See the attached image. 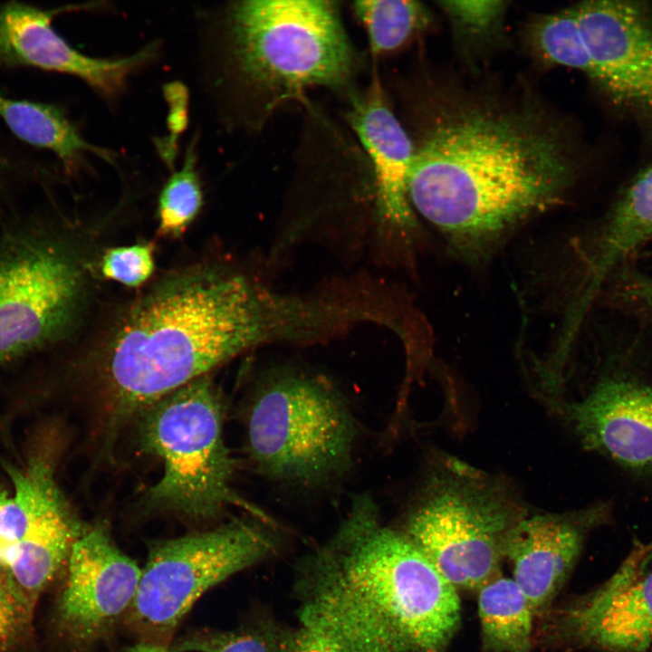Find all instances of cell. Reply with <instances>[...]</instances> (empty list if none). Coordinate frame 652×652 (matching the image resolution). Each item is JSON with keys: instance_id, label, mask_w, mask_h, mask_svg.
Returning a JSON list of instances; mask_svg holds the SVG:
<instances>
[{"instance_id": "obj_8", "label": "cell", "mask_w": 652, "mask_h": 652, "mask_svg": "<svg viewBox=\"0 0 652 652\" xmlns=\"http://www.w3.org/2000/svg\"><path fill=\"white\" fill-rule=\"evenodd\" d=\"M262 520L239 519L153 543L126 615L140 641L170 647L180 621L205 592L274 555L280 537Z\"/></svg>"}, {"instance_id": "obj_27", "label": "cell", "mask_w": 652, "mask_h": 652, "mask_svg": "<svg viewBox=\"0 0 652 652\" xmlns=\"http://www.w3.org/2000/svg\"><path fill=\"white\" fill-rule=\"evenodd\" d=\"M154 269L153 246L145 243L110 248L101 262L103 277L130 288L144 284Z\"/></svg>"}, {"instance_id": "obj_7", "label": "cell", "mask_w": 652, "mask_h": 652, "mask_svg": "<svg viewBox=\"0 0 652 652\" xmlns=\"http://www.w3.org/2000/svg\"><path fill=\"white\" fill-rule=\"evenodd\" d=\"M137 419L141 449L163 465L161 478L146 494L150 506L196 521L216 518L234 504L264 517L232 490L223 406L207 375L164 397Z\"/></svg>"}, {"instance_id": "obj_21", "label": "cell", "mask_w": 652, "mask_h": 652, "mask_svg": "<svg viewBox=\"0 0 652 652\" xmlns=\"http://www.w3.org/2000/svg\"><path fill=\"white\" fill-rule=\"evenodd\" d=\"M353 10L375 55L398 50L428 21L426 8L411 0L357 1Z\"/></svg>"}, {"instance_id": "obj_15", "label": "cell", "mask_w": 652, "mask_h": 652, "mask_svg": "<svg viewBox=\"0 0 652 652\" xmlns=\"http://www.w3.org/2000/svg\"><path fill=\"white\" fill-rule=\"evenodd\" d=\"M564 413L587 449L638 471L652 469V385L632 374L600 379Z\"/></svg>"}, {"instance_id": "obj_19", "label": "cell", "mask_w": 652, "mask_h": 652, "mask_svg": "<svg viewBox=\"0 0 652 652\" xmlns=\"http://www.w3.org/2000/svg\"><path fill=\"white\" fill-rule=\"evenodd\" d=\"M478 618L487 652H532L530 601L512 578L496 575L478 590Z\"/></svg>"}, {"instance_id": "obj_10", "label": "cell", "mask_w": 652, "mask_h": 652, "mask_svg": "<svg viewBox=\"0 0 652 652\" xmlns=\"http://www.w3.org/2000/svg\"><path fill=\"white\" fill-rule=\"evenodd\" d=\"M55 608L61 638L78 648L103 640L126 618L141 570L103 527L85 530L72 546Z\"/></svg>"}, {"instance_id": "obj_17", "label": "cell", "mask_w": 652, "mask_h": 652, "mask_svg": "<svg viewBox=\"0 0 652 652\" xmlns=\"http://www.w3.org/2000/svg\"><path fill=\"white\" fill-rule=\"evenodd\" d=\"M347 118L370 159L382 235H407L414 225L408 182L415 147L387 103L378 77L351 99Z\"/></svg>"}, {"instance_id": "obj_26", "label": "cell", "mask_w": 652, "mask_h": 652, "mask_svg": "<svg viewBox=\"0 0 652 652\" xmlns=\"http://www.w3.org/2000/svg\"><path fill=\"white\" fill-rule=\"evenodd\" d=\"M34 609L0 570V652H14L29 639Z\"/></svg>"}, {"instance_id": "obj_25", "label": "cell", "mask_w": 652, "mask_h": 652, "mask_svg": "<svg viewBox=\"0 0 652 652\" xmlns=\"http://www.w3.org/2000/svg\"><path fill=\"white\" fill-rule=\"evenodd\" d=\"M439 5L456 34L468 40L496 34L507 10L504 1H442Z\"/></svg>"}, {"instance_id": "obj_4", "label": "cell", "mask_w": 652, "mask_h": 652, "mask_svg": "<svg viewBox=\"0 0 652 652\" xmlns=\"http://www.w3.org/2000/svg\"><path fill=\"white\" fill-rule=\"evenodd\" d=\"M223 67L266 116L312 87H341L356 56L332 2L251 0L226 10Z\"/></svg>"}, {"instance_id": "obj_30", "label": "cell", "mask_w": 652, "mask_h": 652, "mask_svg": "<svg viewBox=\"0 0 652 652\" xmlns=\"http://www.w3.org/2000/svg\"><path fill=\"white\" fill-rule=\"evenodd\" d=\"M120 652H170V650L169 647L139 641L138 644L129 647Z\"/></svg>"}, {"instance_id": "obj_9", "label": "cell", "mask_w": 652, "mask_h": 652, "mask_svg": "<svg viewBox=\"0 0 652 652\" xmlns=\"http://www.w3.org/2000/svg\"><path fill=\"white\" fill-rule=\"evenodd\" d=\"M84 285L74 251L47 227L33 222L0 232V364L65 337Z\"/></svg>"}, {"instance_id": "obj_28", "label": "cell", "mask_w": 652, "mask_h": 652, "mask_svg": "<svg viewBox=\"0 0 652 652\" xmlns=\"http://www.w3.org/2000/svg\"><path fill=\"white\" fill-rule=\"evenodd\" d=\"M27 527L21 501L0 490V570L5 575L14 563Z\"/></svg>"}, {"instance_id": "obj_22", "label": "cell", "mask_w": 652, "mask_h": 652, "mask_svg": "<svg viewBox=\"0 0 652 652\" xmlns=\"http://www.w3.org/2000/svg\"><path fill=\"white\" fill-rule=\"evenodd\" d=\"M203 206V191L197 170L192 144L182 167L174 171L162 187L158 201V232L165 236L181 235L198 216Z\"/></svg>"}, {"instance_id": "obj_16", "label": "cell", "mask_w": 652, "mask_h": 652, "mask_svg": "<svg viewBox=\"0 0 652 652\" xmlns=\"http://www.w3.org/2000/svg\"><path fill=\"white\" fill-rule=\"evenodd\" d=\"M608 507L595 504L566 513L523 516L510 530L503 550L513 580L534 614L557 597L581 551L588 532L604 521Z\"/></svg>"}, {"instance_id": "obj_23", "label": "cell", "mask_w": 652, "mask_h": 652, "mask_svg": "<svg viewBox=\"0 0 652 652\" xmlns=\"http://www.w3.org/2000/svg\"><path fill=\"white\" fill-rule=\"evenodd\" d=\"M532 41L548 62L579 70L590 78V59L573 8L540 17L532 26Z\"/></svg>"}, {"instance_id": "obj_5", "label": "cell", "mask_w": 652, "mask_h": 652, "mask_svg": "<svg viewBox=\"0 0 652 652\" xmlns=\"http://www.w3.org/2000/svg\"><path fill=\"white\" fill-rule=\"evenodd\" d=\"M246 451L267 479L312 487L341 476L352 462L358 428L325 379L293 369L264 377L244 413Z\"/></svg>"}, {"instance_id": "obj_2", "label": "cell", "mask_w": 652, "mask_h": 652, "mask_svg": "<svg viewBox=\"0 0 652 652\" xmlns=\"http://www.w3.org/2000/svg\"><path fill=\"white\" fill-rule=\"evenodd\" d=\"M300 626L341 652H443L461 624L457 589L367 494L296 564Z\"/></svg>"}, {"instance_id": "obj_20", "label": "cell", "mask_w": 652, "mask_h": 652, "mask_svg": "<svg viewBox=\"0 0 652 652\" xmlns=\"http://www.w3.org/2000/svg\"><path fill=\"white\" fill-rule=\"evenodd\" d=\"M293 628L264 618L231 630L189 632L169 647L170 652H290Z\"/></svg>"}, {"instance_id": "obj_3", "label": "cell", "mask_w": 652, "mask_h": 652, "mask_svg": "<svg viewBox=\"0 0 652 652\" xmlns=\"http://www.w3.org/2000/svg\"><path fill=\"white\" fill-rule=\"evenodd\" d=\"M574 171L564 139L538 115L469 108L415 148L408 197L449 239L475 246L559 203Z\"/></svg>"}, {"instance_id": "obj_12", "label": "cell", "mask_w": 652, "mask_h": 652, "mask_svg": "<svg viewBox=\"0 0 652 652\" xmlns=\"http://www.w3.org/2000/svg\"><path fill=\"white\" fill-rule=\"evenodd\" d=\"M5 470L27 516L17 558L6 576L35 608L85 530L60 492L51 464L43 456H34L22 466L5 464Z\"/></svg>"}, {"instance_id": "obj_13", "label": "cell", "mask_w": 652, "mask_h": 652, "mask_svg": "<svg viewBox=\"0 0 652 652\" xmlns=\"http://www.w3.org/2000/svg\"><path fill=\"white\" fill-rule=\"evenodd\" d=\"M61 10H46L20 2L0 3V65L68 74L112 98L123 91L130 75L155 55L152 45L118 59L85 55L53 26V18Z\"/></svg>"}, {"instance_id": "obj_14", "label": "cell", "mask_w": 652, "mask_h": 652, "mask_svg": "<svg viewBox=\"0 0 652 652\" xmlns=\"http://www.w3.org/2000/svg\"><path fill=\"white\" fill-rule=\"evenodd\" d=\"M565 637L607 652H644L652 644V569L634 551L600 587L561 617Z\"/></svg>"}, {"instance_id": "obj_24", "label": "cell", "mask_w": 652, "mask_h": 652, "mask_svg": "<svg viewBox=\"0 0 652 652\" xmlns=\"http://www.w3.org/2000/svg\"><path fill=\"white\" fill-rule=\"evenodd\" d=\"M609 213L627 238L641 244L652 242V164L618 197Z\"/></svg>"}, {"instance_id": "obj_29", "label": "cell", "mask_w": 652, "mask_h": 652, "mask_svg": "<svg viewBox=\"0 0 652 652\" xmlns=\"http://www.w3.org/2000/svg\"><path fill=\"white\" fill-rule=\"evenodd\" d=\"M290 652H341L318 633L299 626L293 628Z\"/></svg>"}, {"instance_id": "obj_11", "label": "cell", "mask_w": 652, "mask_h": 652, "mask_svg": "<svg viewBox=\"0 0 652 652\" xmlns=\"http://www.w3.org/2000/svg\"><path fill=\"white\" fill-rule=\"evenodd\" d=\"M591 76L617 104L652 116V16L634 1H588L572 7Z\"/></svg>"}, {"instance_id": "obj_18", "label": "cell", "mask_w": 652, "mask_h": 652, "mask_svg": "<svg viewBox=\"0 0 652 652\" xmlns=\"http://www.w3.org/2000/svg\"><path fill=\"white\" fill-rule=\"evenodd\" d=\"M0 119L22 141L53 152L67 168L80 163L86 152L111 162V153L88 143L55 105L0 95Z\"/></svg>"}, {"instance_id": "obj_6", "label": "cell", "mask_w": 652, "mask_h": 652, "mask_svg": "<svg viewBox=\"0 0 652 652\" xmlns=\"http://www.w3.org/2000/svg\"><path fill=\"white\" fill-rule=\"evenodd\" d=\"M524 515L504 482L446 456L426 480L401 531L456 589L477 591L500 574L507 535Z\"/></svg>"}, {"instance_id": "obj_1", "label": "cell", "mask_w": 652, "mask_h": 652, "mask_svg": "<svg viewBox=\"0 0 652 652\" xmlns=\"http://www.w3.org/2000/svg\"><path fill=\"white\" fill-rule=\"evenodd\" d=\"M322 317L312 294L279 293L234 269L203 265L168 275L126 307L94 351L108 436L244 351L314 342Z\"/></svg>"}]
</instances>
